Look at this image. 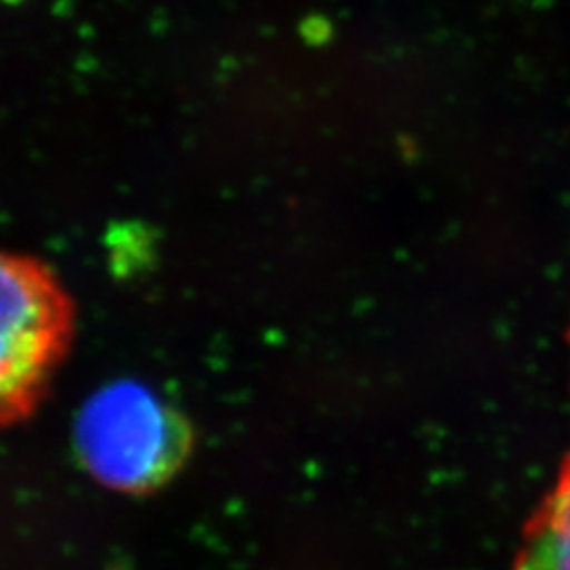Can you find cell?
<instances>
[{
	"label": "cell",
	"instance_id": "cell-1",
	"mask_svg": "<svg viewBox=\"0 0 570 570\" xmlns=\"http://www.w3.org/2000/svg\"><path fill=\"white\" fill-rule=\"evenodd\" d=\"M178 412L138 381H112L91 393L75 421V446L104 487L144 492L164 484L186 452Z\"/></svg>",
	"mask_w": 570,
	"mask_h": 570
},
{
	"label": "cell",
	"instance_id": "cell-2",
	"mask_svg": "<svg viewBox=\"0 0 570 570\" xmlns=\"http://www.w3.org/2000/svg\"><path fill=\"white\" fill-rule=\"evenodd\" d=\"M0 303V391L4 406L18 407L58 346L63 308L51 282L21 261H4Z\"/></svg>",
	"mask_w": 570,
	"mask_h": 570
},
{
	"label": "cell",
	"instance_id": "cell-3",
	"mask_svg": "<svg viewBox=\"0 0 570 570\" xmlns=\"http://www.w3.org/2000/svg\"><path fill=\"white\" fill-rule=\"evenodd\" d=\"M515 570H570V459L527 524Z\"/></svg>",
	"mask_w": 570,
	"mask_h": 570
}]
</instances>
